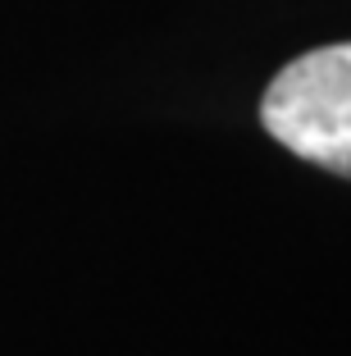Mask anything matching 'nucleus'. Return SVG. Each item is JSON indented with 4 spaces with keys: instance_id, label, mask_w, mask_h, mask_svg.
Returning <instances> with one entry per match:
<instances>
[{
    "instance_id": "f257e3e1",
    "label": "nucleus",
    "mask_w": 351,
    "mask_h": 356,
    "mask_svg": "<svg viewBox=\"0 0 351 356\" xmlns=\"http://www.w3.org/2000/svg\"><path fill=\"white\" fill-rule=\"evenodd\" d=\"M260 124L292 156L351 178V42L283 64L260 101Z\"/></svg>"
}]
</instances>
